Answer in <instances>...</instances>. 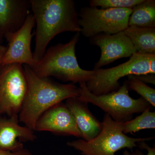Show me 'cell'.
I'll list each match as a JSON object with an SVG mask.
<instances>
[{"label":"cell","mask_w":155,"mask_h":155,"mask_svg":"<svg viewBox=\"0 0 155 155\" xmlns=\"http://www.w3.org/2000/svg\"><path fill=\"white\" fill-rule=\"evenodd\" d=\"M0 155H32L30 151L26 149H23L19 151L11 152L0 150Z\"/></svg>","instance_id":"22"},{"label":"cell","mask_w":155,"mask_h":155,"mask_svg":"<svg viewBox=\"0 0 155 155\" xmlns=\"http://www.w3.org/2000/svg\"><path fill=\"white\" fill-rule=\"evenodd\" d=\"M80 33H76L70 41L58 44L46 50L42 58L31 67L40 77H54L64 82L86 83L94 75V70L82 69L75 55V47Z\"/></svg>","instance_id":"3"},{"label":"cell","mask_w":155,"mask_h":155,"mask_svg":"<svg viewBox=\"0 0 155 155\" xmlns=\"http://www.w3.org/2000/svg\"><path fill=\"white\" fill-rule=\"evenodd\" d=\"M34 131H49L57 135L81 138L74 116L63 102L42 114L36 122Z\"/></svg>","instance_id":"10"},{"label":"cell","mask_w":155,"mask_h":155,"mask_svg":"<svg viewBox=\"0 0 155 155\" xmlns=\"http://www.w3.org/2000/svg\"><path fill=\"white\" fill-rule=\"evenodd\" d=\"M19 122V116H0V150L19 151L24 149L23 143L36 139L34 131Z\"/></svg>","instance_id":"13"},{"label":"cell","mask_w":155,"mask_h":155,"mask_svg":"<svg viewBox=\"0 0 155 155\" xmlns=\"http://www.w3.org/2000/svg\"><path fill=\"white\" fill-rule=\"evenodd\" d=\"M23 65L8 64L0 68V116H19L27 92Z\"/></svg>","instance_id":"8"},{"label":"cell","mask_w":155,"mask_h":155,"mask_svg":"<svg viewBox=\"0 0 155 155\" xmlns=\"http://www.w3.org/2000/svg\"><path fill=\"white\" fill-rule=\"evenodd\" d=\"M7 47L4 46L0 45V68L2 66V60L3 57L5 55Z\"/></svg>","instance_id":"23"},{"label":"cell","mask_w":155,"mask_h":155,"mask_svg":"<svg viewBox=\"0 0 155 155\" xmlns=\"http://www.w3.org/2000/svg\"><path fill=\"white\" fill-rule=\"evenodd\" d=\"M102 128L94 138L87 141L82 139L69 141L68 146L81 152L82 155H116L122 149H132L140 141H150L154 137L134 138L123 133L122 123L114 121L105 114Z\"/></svg>","instance_id":"4"},{"label":"cell","mask_w":155,"mask_h":155,"mask_svg":"<svg viewBox=\"0 0 155 155\" xmlns=\"http://www.w3.org/2000/svg\"><path fill=\"white\" fill-rule=\"evenodd\" d=\"M123 155H131V153L127 150H126L123 153Z\"/></svg>","instance_id":"24"},{"label":"cell","mask_w":155,"mask_h":155,"mask_svg":"<svg viewBox=\"0 0 155 155\" xmlns=\"http://www.w3.org/2000/svg\"><path fill=\"white\" fill-rule=\"evenodd\" d=\"M127 83L130 90L134 91L141 96V97L149 103L151 106L155 107V89L146 84L132 77L127 76Z\"/></svg>","instance_id":"18"},{"label":"cell","mask_w":155,"mask_h":155,"mask_svg":"<svg viewBox=\"0 0 155 155\" xmlns=\"http://www.w3.org/2000/svg\"><path fill=\"white\" fill-rule=\"evenodd\" d=\"M93 70L94 75L86 83L87 89L95 95L107 94L118 90L121 86L119 80L125 76L155 74V54L136 53L116 67Z\"/></svg>","instance_id":"6"},{"label":"cell","mask_w":155,"mask_h":155,"mask_svg":"<svg viewBox=\"0 0 155 155\" xmlns=\"http://www.w3.org/2000/svg\"><path fill=\"white\" fill-rule=\"evenodd\" d=\"M132 9H99L86 7L78 13L81 33L86 38L104 33L113 35L123 31L128 27Z\"/></svg>","instance_id":"7"},{"label":"cell","mask_w":155,"mask_h":155,"mask_svg":"<svg viewBox=\"0 0 155 155\" xmlns=\"http://www.w3.org/2000/svg\"><path fill=\"white\" fill-rule=\"evenodd\" d=\"M23 67L28 87L19 119L24 126L34 131L36 122L42 114L64 100L79 97L80 88L74 84H64L49 78L39 77L29 66Z\"/></svg>","instance_id":"2"},{"label":"cell","mask_w":155,"mask_h":155,"mask_svg":"<svg viewBox=\"0 0 155 155\" xmlns=\"http://www.w3.org/2000/svg\"><path fill=\"white\" fill-rule=\"evenodd\" d=\"M79 99L100 108L117 122L124 123L132 119L134 114L151 107L149 103L141 97L134 99L130 96L127 81L119 89L107 94L97 96L87 89L86 83L79 84Z\"/></svg>","instance_id":"5"},{"label":"cell","mask_w":155,"mask_h":155,"mask_svg":"<svg viewBox=\"0 0 155 155\" xmlns=\"http://www.w3.org/2000/svg\"><path fill=\"white\" fill-rule=\"evenodd\" d=\"M132 77L142 81L144 83H150L155 84V74H148L146 75H131Z\"/></svg>","instance_id":"21"},{"label":"cell","mask_w":155,"mask_h":155,"mask_svg":"<svg viewBox=\"0 0 155 155\" xmlns=\"http://www.w3.org/2000/svg\"><path fill=\"white\" fill-rule=\"evenodd\" d=\"M137 146L141 149L146 150L148 152L146 155H155V147H151L148 145L145 141L140 142L137 143ZM131 155H144L138 150H137L134 153H132Z\"/></svg>","instance_id":"20"},{"label":"cell","mask_w":155,"mask_h":155,"mask_svg":"<svg viewBox=\"0 0 155 155\" xmlns=\"http://www.w3.org/2000/svg\"><path fill=\"white\" fill-rule=\"evenodd\" d=\"M36 24L33 58L38 62L48 45L58 35L67 31L80 33L78 14L72 0H30Z\"/></svg>","instance_id":"1"},{"label":"cell","mask_w":155,"mask_h":155,"mask_svg":"<svg viewBox=\"0 0 155 155\" xmlns=\"http://www.w3.org/2000/svg\"><path fill=\"white\" fill-rule=\"evenodd\" d=\"M35 24L33 14H29L22 28L8 41L2 66L18 64L32 67L36 64L31 50V31Z\"/></svg>","instance_id":"11"},{"label":"cell","mask_w":155,"mask_h":155,"mask_svg":"<svg viewBox=\"0 0 155 155\" xmlns=\"http://www.w3.org/2000/svg\"><path fill=\"white\" fill-rule=\"evenodd\" d=\"M91 44L100 48L101 55L94 69L101 68L120 58H130L136 53L130 39L124 31L113 35L101 33L90 38Z\"/></svg>","instance_id":"9"},{"label":"cell","mask_w":155,"mask_h":155,"mask_svg":"<svg viewBox=\"0 0 155 155\" xmlns=\"http://www.w3.org/2000/svg\"><path fill=\"white\" fill-rule=\"evenodd\" d=\"M144 0H91L90 6L100 7L102 9L129 8L143 2Z\"/></svg>","instance_id":"19"},{"label":"cell","mask_w":155,"mask_h":155,"mask_svg":"<svg viewBox=\"0 0 155 155\" xmlns=\"http://www.w3.org/2000/svg\"><path fill=\"white\" fill-rule=\"evenodd\" d=\"M30 0H0V41H8L30 14Z\"/></svg>","instance_id":"12"},{"label":"cell","mask_w":155,"mask_h":155,"mask_svg":"<svg viewBox=\"0 0 155 155\" xmlns=\"http://www.w3.org/2000/svg\"><path fill=\"white\" fill-rule=\"evenodd\" d=\"M147 108L140 116L122 123L123 132L125 134L147 129H155V112Z\"/></svg>","instance_id":"17"},{"label":"cell","mask_w":155,"mask_h":155,"mask_svg":"<svg viewBox=\"0 0 155 155\" xmlns=\"http://www.w3.org/2000/svg\"><path fill=\"white\" fill-rule=\"evenodd\" d=\"M65 104L74 116L84 140L90 141L100 133L102 123L90 110L87 103L75 97L67 99Z\"/></svg>","instance_id":"14"},{"label":"cell","mask_w":155,"mask_h":155,"mask_svg":"<svg viewBox=\"0 0 155 155\" xmlns=\"http://www.w3.org/2000/svg\"><path fill=\"white\" fill-rule=\"evenodd\" d=\"M128 26L155 28V1L144 0L132 9Z\"/></svg>","instance_id":"16"},{"label":"cell","mask_w":155,"mask_h":155,"mask_svg":"<svg viewBox=\"0 0 155 155\" xmlns=\"http://www.w3.org/2000/svg\"><path fill=\"white\" fill-rule=\"evenodd\" d=\"M123 31L130 39L136 53L155 54V28L128 26Z\"/></svg>","instance_id":"15"}]
</instances>
